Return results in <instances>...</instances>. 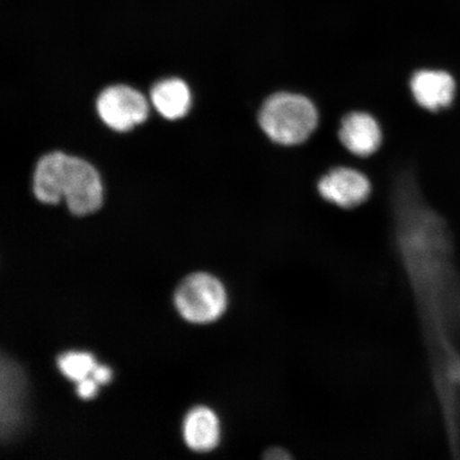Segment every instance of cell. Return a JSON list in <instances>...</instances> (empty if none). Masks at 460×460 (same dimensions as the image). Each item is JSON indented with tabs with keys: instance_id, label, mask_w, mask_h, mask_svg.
Instances as JSON below:
<instances>
[{
	"instance_id": "1",
	"label": "cell",
	"mask_w": 460,
	"mask_h": 460,
	"mask_svg": "<svg viewBox=\"0 0 460 460\" xmlns=\"http://www.w3.org/2000/svg\"><path fill=\"white\" fill-rule=\"evenodd\" d=\"M33 192L44 204L54 205L65 199L75 216L94 214L103 199L101 176L94 166L61 152L45 155L39 161Z\"/></svg>"
},
{
	"instance_id": "2",
	"label": "cell",
	"mask_w": 460,
	"mask_h": 460,
	"mask_svg": "<svg viewBox=\"0 0 460 460\" xmlns=\"http://www.w3.org/2000/svg\"><path fill=\"white\" fill-rule=\"evenodd\" d=\"M264 137L279 146H298L318 128L320 115L314 101L292 91H278L264 99L257 114Z\"/></svg>"
},
{
	"instance_id": "3",
	"label": "cell",
	"mask_w": 460,
	"mask_h": 460,
	"mask_svg": "<svg viewBox=\"0 0 460 460\" xmlns=\"http://www.w3.org/2000/svg\"><path fill=\"white\" fill-rule=\"evenodd\" d=\"M175 305L182 318L191 323H212L226 312V288L214 275L195 273L188 276L178 287Z\"/></svg>"
},
{
	"instance_id": "4",
	"label": "cell",
	"mask_w": 460,
	"mask_h": 460,
	"mask_svg": "<svg viewBox=\"0 0 460 460\" xmlns=\"http://www.w3.org/2000/svg\"><path fill=\"white\" fill-rule=\"evenodd\" d=\"M97 111L108 128L125 132L146 122L149 106L139 91L118 84L102 92L97 100Z\"/></svg>"
},
{
	"instance_id": "5",
	"label": "cell",
	"mask_w": 460,
	"mask_h": 460,
	"mask_svg": "<svg viewBox=\"0 0 460 460\" xmlns=\"http://www.w3.org/2000/svg\"><path fill=\"white\" fill-rule=\"evenodd\" d=\"M316 191L326 203L350 210L365 204L370 198L372 183L365 172L339 165L319 178Z\"/></svg>"
},
{
	"instance_id": "6",
	"label": "cell",
	"mask_w": 460,
	"mask_h": 460,
	"mask_svg": "<svg viewBox=\"0 0 460 460\" xmlns=\"http://www.w3.org/2000/svg\"><path fill=\"white\" fill-rule=\"evenodd\" d=\"M338 139L353 156L367 158L381 148L384 134L381 124L374 115L354 111L343 115L338 128Z\"/></svg>"
},
{
	"instance_id": "7",
	"label": "cell",
	"mask_w": 460,
	"mask_h": 460,
	"mask_svg": "<svg viewBox=\"0 0 460 460\" xmlns=\"http://www.w3.org/2000/svg\"><path fill=\"white\" fill-rule=\"evenodd\" d=\"M408 85L417 105L431 112L450 107L456 95V79L445 70H417L412 73Z\"/></svg>"
},
{
	"instance_id": "8",
	"label": "cell",
	"mask_w": 460,
	"mask_h": 460,
	"mask_svg": "<svg viewBox=\"0 0 460 460\" xmlns=\"http://www.w3.org/2000/svg\"><path fill=\"white\" fill-rule=\"evenodd\" d=\"M221 422L214 411L197 407L188 413L183 423V438L194 452L207 453L221 441Z\"/></svg>"
},
{
	"instance_id": "9",
	"label": "cell",
	"mask_w": 460,
	"mask_h": 460,
	"mask_svg": "<svg viewBox=\"0 0 460 460\" xmlns=\"http://www.w3.org/2000/svg\"><path fill=\"white\" fill-rule=\"evenodd\" d=\"M22 373L13 362L2 364V430L11 434L21 419L22 393L24 386Z\"/></svg>"
},
{
	"instance_id": "10",
	"label": "cell",
	"mask_w": 460,
	"mask_h": 460,
	"mask_svg": "<svg viewBox=\"0 0 460 460\" xmlns=\"http://www.w3.org/2000/svg\"><path fill=\"white\" fill-rule=\"evenodd\" d=\"M151 97L156 111L168 119L185 117L191 106V93L188 85L178 78L158 83L154 86Z\"/></svg>"
},
{
	"instance_id": "11",
	"label": "cell",
	"mask_w": 460,
	"mask_h": 460,
	"mask_svg": "<svg viewBox=\"0 0 460 460\" xmlns=\"http://www.w3.org/2000/svg\"><path fill=\"white\" fill-rule=\"evenodd\" d=\"M96 366L93 356L84 352H67L58 358V367L63 376L75 383L91 377Z\"/></svg>"
},
{
	"instance_id": "12",
	"label": "cell",
	"mask_w": 460,
	"mask_h": 460,
	"mask_svg": "<svg viewBox=\"0 0 460 460\" xmlns=\"http://www.w3.org/2000/svg\"><path fill=\"white\" fill-rule=\"evenodd\" d=\"M77 394L83 400H91L95 398L97 390H99V384L93 378L88 377L84 381L77 383Z\"/></svg>"
},
{
	"instance_id": "13",
	"label": "cell",
	"mask_w": 460,
	"mask_h": 460,
	"mask_svg": "<svg viewBox=\"0 0 460 460\" xmlns=\"http://www.w3.org/2000/svg\"><path fill=\"white\" fill-rule=\"evenodd\" d=\"M91 377L99 385H107L112 379V371L107 366L97 365Z\"/></svg>"
}]
</instances>
